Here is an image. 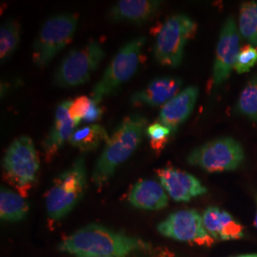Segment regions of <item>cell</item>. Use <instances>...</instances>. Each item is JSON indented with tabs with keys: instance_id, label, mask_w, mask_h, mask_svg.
<instances>
[{
	"instance_id": "5",
	"label": "cell",
	"mask_w": 257,
	"mask_h": 257,
	"mask_svg": "<svg viewBox=\"0 0 257 257\" xmlns=\"http://www.w3.org/2000/svg\"><path fill=\"white\" fill-rule=\"evenodd\" d=\"M196 28V23L186 15H175L167 19L156 37L154 50L156 61L165 67H178L185 46L194 36Z\"/></svg>"
},
{
	"instance_id": "22",
	"label": "cell",
	"mask_w": 257,
	"mask_h": 257,
	"mask_svg": "<svg viewBox=\"0 0 257 257\" xmlns=\"http://www.w3.org/2000/svg\"><path fill=\"white\" fill-rule=\"evenodd\" d=\"M20 40V26L15 19H8L0 27V59L6 61L15 53Z\"/></svg>"
},
{
	"instance_id": "20",
	"label": "cell",
	"mask_w": 257,
	"mask_h": 257,
	"mask_svg": "<svg viewBox=\"0 0 257 257\" xmlns=\"http://www.w3.org/2000/svg\"><path fill=\"white\" fill-rule=\"evenodd\" d=\"M29 203L24 197L8 188L0 189V218L5 222H19L27 216Z\"/></svg>"
},
{
	"instance_id": "11",
	"label": "cell",
	"mask_w": 257,
	"mask_h": 257,
	"mask_svg": "<svg viewBox=\"0 0 257 257\" xmlns=\"http://www.w3.org/2000/svg\"><path fill=\"white\" fill-rule=\"evenodd\" d=\"M239 30L232 18L226 19L221 28L212 70L215 86L225 82L236 64L240 53Z\"/></svg>"
},
{
	"instance_id": "19",
	"label": "cell",
	"mask_w": 257,
	"mask_h": 257,
	"mask_svg": "<svg viewBox=\"0 0 257 257\" xmlns=\"http://www.w3.org/2000/svg\"><path fill=\"white\" fill-rule=\"evenodd\" d=\"M109 138L106 128L98 124H91L75 130L68 142L80 152L89 153L98 149L103 142L106 144Z\"/></svg>"
},
{
	"instance_id": "3",
	"label": "cell",
	"mask_w": 257,
	"mask_h": 257,
	"mask_svg": "<svg viewBox=\"0 0 257 257\" xmlns=\"http://www.w3.org/2000/svg\"><path fill=\"white\" fill-rule=\"evenodd\" d=\"M87 190L85 158H76L66 171L58 175L48 191L45 199L47 214L51 220L64 218L82 199Z\"/></svg>"
},
{
	"instance_id": "30",
	"label": "cell",
	"mask_w": 257,
	"mask_h": 257,
	"mask_svg": "<svg viewBox=\"0 0 257 257\" xmlns=\"http://www.w3.org/2000/svg\"><path fill=\"white\" fill-rule=\"evenodd\" d=\"M76 257H112V256H76Z\"/></svg>"
},
{
	"instance_id": "16",
	"label": "cell",
	"mask_w": 257,
	"mask_h": 257,
	"mask_svg": "<svg viewBox=\"0 0 257 257\" xmlns=\"http://www.w3.org/2000/svg\"><path fill=\"white\" fill-rule=\"evenodd\" d=\"M204 227L214 241L235 240L244 236L243 226L229 212L217 207L207 208L202 215Z\"/></svg>"
},
{
	"instance_id": "15",
	"label": "cell",
	"mask_w": 257,
	"mask_h": 257,
	"mask_svg": "<svg viewBox=\"0 0 257 257\" xmlns=\"http://www.w3.org/2000/svg\"><path fill=\"white\" fill-rule=\"evenodd\" d=\"M182 80L175 76H164L153 80L142 91L132 95L131 102L133 105L158 106L165 105L174 98L180 91Z\"/></svg>"
},
{
	"instance_id": "23",
	"label": "cell",
	"mask_w": 257,
	"mask_h": 257,
	"mask_svg": "<svg viewBox=\"0 0 257 257\" xmlns=\"http://www.w3.org/2000/svg\"><path fill=\"white\" fill-rule=\"evenodd\" d=\"M238 110L252 121H257V76L251 78L241 92Z\"/></svg>"
},
{
	"instance_id": "6",
	"label": "cell",
	"mask_w": 257,
	"mask_h": 257,
	"mask_svg": "<svg viewBox=\"0 0 257 257\" xmlns=\"http://www.w3.org/2000/svg\"><path fill=\"white\" fill-rule=\"evenodd\" d=\"M77 23L78 18L74 14H60L47 20L33 46V59L37 67H45L71 41Z\"/></svg>"
},
{
	"instance_id": "13",
	"label": "cell",
	"mask_w": 257,
	"mask_h": 257,
	"mask_svg": "<svg viewBox=\"0 0 257 257\" xmlns=\"http://www.w3.org/2000/svg\"><path fill=\"white\" fill-rule=\"evenodd\" d=\"M198 94L199 90L195 86L187 87L178 92L163 105L159 113V122L175 133L192 113Z\"/></svg>"
},
{
	"instance_id": "21",
	"label": "cell",
	"mask_w": 257,
	"mask_h": 257,
	"mask_svg": "<svg viewBox=\"0 0 257 257\" xmlns=\"http://www.w3.org/2000/svg\"><path fill=\"white\" fill-rule=\"evenodd\" d=\"M239 33L250 45L257 47V2L244 3L239 13Z\"/></svg>"
},
{
	"instance_id": "12",
	"label": "cell",
	"mask_w": 257,
	"mask_h": 257,
	"mask_svg": "<svg viewBox=\"0 0 257 257\" xmlns=\"http://www.w3.org/2000/svg\"><path fill=\"white\" fill-rule=\"evenodd\" d=\"M159 181L167 193L176 202H188L207 193V189L193 175L173 167L157 171Z\"/></svg>"
},
{
	"instance_id": "29",
	"label": "cell",
	"mask_w": 257,
	"mask_h": 257,
	"mask_svg": "<svg viewBox=\"0 0 257 257\" xmlns=\"http://www.w3.org/2000/svg\"><path fill=\"white\" fill-rule=\"evenodd\" d=\"M256 202H257V197H256ZM253 224H254V227L257 229V211L256 214H255V218H254V222H253Z\"/></svg>"
},
{
	"instance_id": "4",
	"label": "cell",
	"mask_w": 257,
	"mask_h": 257,
	"mask_svg": "<svg viewBox=\"0 0 257 257\" xmlns=\"http://www.w3.org/2000/svg\"><path fill=\"white\" fill-rule=\"evenodd\" d=\"M145 42V37H139L120 49L105 70L100 80L93 86L91 92L93 101L99 103L135 75Z\"/></svg>"
},
{
	"instance_id": "28",
	"label": "cell",
	"mask_w": 257,
	"mask_h": 257,
	"mask_svg": "<svg viewBox=\"0 0 257 257\" xmlns=\"http://www.w3.org/2000/svg\"><path fill=\"white\" fill-rule=\"evenodd\" d=\"M234 257H257V254L256 253H250V254H242V255Z\"/></svg>"
},
{
	"instance_id": "10",
	"label": "cell",
	"mask_w": 257,
	"mask_h": 257,
	"mask_svg": "<svg viewBox=\"0 0 257 257\" xmlns=\"http://www.w3.org/2000/svg\"><path fill=\"white\" fill-rule=\"evenodd\" d=\"M160 234L181 242L210 247L214 240L204 227L202 216L195 210H183L171 213L157 225Z\"/></svg>"
},
{
	"instance_id": "7",
	"label": "cell",
	"mask_w": 257,
	"mask_h": 257,
	"mask_svg": "<svg viewBox=\"0 0 257 257\" xmlns=\"http://www.w3.org/2000/svg\"><path fill=\"white\" fill-rule=\"evenodd\" d=\"M105 57L97 41H91L79 49L72 50L55 70L54 82L62 88H72L89 81L92 72Z\"/></svg>"
},
{
	"instance_id": "18",
	"label": "cell",
	"mask_w": 257,
	"mask_h": 257,
	"mask_svg": "<svg viewBox=\"0 0 257 257\" xmlns=\"http://www.w3.org/2000/svg\"><path fill=\"white\" fill-rule=\"evenodd\" d=\"M128 199L134 207L146 211H158L168 206L165 189L160 182L153 179H143L135 184Z\"/></svg>"
},
{
	"instance_id": "26",
	"label": "cell",
	"mask_w": 257,
	"mask_h": 257,
	"mask_svg": "<svg viewBox=\"0 0 257 257\" xmlns=\"http://www.w3.org/2000/svg\"><path fill=\"white\" fill-rule=\"evenodd\" d=\"M92 99L88 96H79L71 102L69 108V114L72 119L76 123H80L92 106Z\"/></svg>"
},
{
	"instance_id": "17",
	"label": "cell",
	"mask_w": 257,
	"mask_h": 257,
	"mask_svg": "<svg viewBox=\"0 0 257 257\" xmlns=\"http://www.w3.org/2000/svg\"><path fill=\"white\" fill-rule=\"evenodd\" d=\"M161 5L156 0H120L109 12L112 22H130L143 24L156 14Z\"/></svg>"
},
{
	"instance_id": "27",
	"label": "cell",
	"mask_w": 257,
	"mask_h": 257,
	"mask_svg": "<svg viewBox=\"0 0 257 257\" xmlns=\"http://www.w3.org/2000/svg\"><path fill=\"white\" fill-rule=\"evenodd\" d=\"M101 114V108L98 106V103L92 100V106H91L90 110L88 111V113L86 114V116L84 117L83 121H84V122H87V123L95 122L96 120H98L100 118Z\"/></svg>"
},
{
	"instance_id": "1",
	"label": "cell",
	"mask_w": 257,
	"mask_h": 257,
	"mask_svg": "<svg viewBox=\"0 0 257 257\" xmlns=\"http://www.w3.org/2000/svg\"><path fill=\"white\" fill-rule=\"evenodd\" d=\"M150 245L141 239L110 230L98 224H89L63 239L57 249L74 256L124 257L145 250Z\"/></svg>"
},
{
	"instance_id": "24",
	"label": "cell",
	"mask_w": 257,
	"mask_h": 257,
	"mask_svg": "<svg viewBox=\"0 0 257 257\" xmlns=\"http://www.w3.org/2000/svg\"><path fill=\"white\" fill-rule=\"evenodd\" d=\"M173 132L160 123L159 121L148 126L146 130L148 138L151 140V145L154 150L159 151L165 147L168 138Z\"/></svg>"
},
{
	"instance_id": "25",
	"label": "cell",
	"mask_w": 257,
	"mask_h": 257,
	"mask_svg": "<svg viewBox=\"0 0 257 257\" xmlns=\"http://www.w3.org/2000/svg\"><path fill=\"white\" fill-rule=\"evenodd\" d=\"M257 64V47L246 45L240 50L234 70L238 74L248 72Z\"/></svg>"
},
{
	"instance_id": "2",
	"label": "cell",
	"mask_w": 257,
	"mask_h": 257,
	"mask_svg": "<svg viewBox=\"0 0 257 257\" xmlns=\"http://www.w3.org/2000/svg\"><path fill=\"white\" fill-rule=\"evenodd\" d=\"M147 128V118L140 114H133L122 120L105 144L93 168L91 180L98 189L137 151Z\"/></svg>"
},
{
	"instance_id": "14",
	"label": "cell",
	"mask_w": 257,
	"mask_h": 257,
	"mask_svg": "<svg viewBox=\"0 0 257 257\" xmlns=\"http://www.w3.org/2000/svg\"><path fill=\"white\" fill-rule=\"evenodd\" d=\"M70 100L61 102L55 110V120L48 137L43 141V148L47 161L55 158L58 151L69 141L78 123L72 119L69 114Z\"/></svg>"
},
{
	"instance_id": "9",
	"label": "cell",
	"mask_w": 257,
	"mask_h": 257,
	"mask_svg": "<svg viewBox=\"0 0 257 257\" xmlns=\"http://www.w3.org/2000/svg\"><path fill=\"white\" fill-rule=\"evenodd\" d=\"M244 151L230 138H218L195 148L188 156L190 165L199 167L208 173H222L237 169L244 160Z\"/></svg>"
},
{
	"instance_id": "8",
	"label": "cell",
	"mask_w": 257,
	"mask_h": 257,
	"mask_svg": "<svg viewBox=\"0 0 257 257\" xmlns=\"http://www.w3.org/2000/svg\"><path fill=\"white\" fill-rule=\"evenodd\" d=\"M2 167L10 183L21 192H27L39 170V159L33 140L28 137L17 138L5 152Z\"/></svg>"
}]
</instances>
